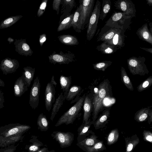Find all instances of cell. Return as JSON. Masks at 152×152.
Masks as SVG:
<instances>
[{
    "label": "cell",
    "mask_w": 152,
    "mask_h": 152,
    "mask_svg": "<svg viewBox=\"0 0 152 152\" xmlns=\"http://www.w3.org/2000/svg\"><path fill=\"white\" fill-rule=\"evenodd\" d=\"M111 86L108 80L105 79L100 83L98 91L93 95V123L97 118L99 113L103 108V100L104 98L110 96Z\"/></svg>",
    "instance_id": "6da1fadb"
},
{
    "label": "cell",
    "mask_w": 152,
    "mask_h": 152,
    "mask_svg": "<svg viewBox=\"0 0 152 152\" xmlns=\"http://www.w3.org/2000/svg\"><path fill=\"white\" fill-rule=\"evenodd\" d=\"M86 94L79 98L76 103L61 115L55 125L56 127L63 124L66 125L73 124L76 119L80 116V112L83 106Z\"/></svg>",
    "instance_id": "7a4b0ae2"
},
{
    "label": "cell",
    "mask_w": 152,
    "mask_h": 152,
    "mask_svg": "<svg viewBox=\"0 0 152 152\" xmlns=\"http://www.w3.org/2000/svg\"><path fill=\"white\" fill-rule=\"evenodd\" d=\"M132 18L121 12H115L105 22V25L117 28L128 29L131 23Z\"/></svg>",
    "instance_id": "3957f363"
},
{
    "label": "cell",
    "mask_w": 152,
    "mask_h": 152,
    "mask_svg": "<svg viewBox=\"0 0 152 152\" xmlns=\"http://www.w3.org/2000/svg\"><path fill=\"white\" fill-rule=\"evenodd\" d=\"M145 58L143 56H132L127 60L128 69L133 75L144 76L149 71L145 63Z\"/></svg>",
    "instance_id": "277c9868"
},
{
    "label": "cell",
    "mask_w": 152,
    "mask_h": 152,
    "mask_svg": "<svg viewBox=\"0 0 152 152\" xmlns=\"http://www.w3.org/2000/svg\"><path fill=\"white\" fill-rule=\"evenodd\" d=\"M31 128L28 125L19 123L10 124L0 127V139L23 134Z\"/></svg>",
    "instance_id": "5b68a950"
},
{
    "label": "cell",
    "mask_w": 152,
    "mask_h": 152,
    "mask_svg": "<svg viewBox=\"0 0 152 152\" xmlns=\"http://www.w3.org/2000/svg\"><path fill=\"white\" fill-rule=\"evenodd\" d=\"M101 6L100 2L97 0L89 19L87 30L86 38L88 41H90L93 38L96 32L100 13Z\"/></svg>",
    "instance_id": "8992f818"
},
{
    "label": "cell",
    "mask_w": 152,
    "mask_h": 152,
    "mask_svg": "<svg viewBox=\"0 0 152 152\" xmlns=\"http://www.w3.org/2000/svg\"><path fill=\"white\" fill-rule=\"evenodd\" d=\"M95 0H81L79 1L81 7L80 22L81 30L89 22L94 7Z\"/></svg>",
    "instance_id": "52a82bcc"
},
{
    "label": "cell",
    "mask_w": 152,
    "mask_h": 152,
    "mask_svg": "<svg viewBox=\"0 0 152 152\" xmlns=\"http://www.w3.org/2000/svg\"><path fill=\"white\" fill-rule=\"evenodd\" d=\"M57 84L53 75L51 81L48 82L45 88V101L46 109L48 111L51 110L53 103L55 102V88Z\"/></svg>",
    "instance_id": "ba28073f"
},
{
    "label": "cell",
    "mask_w": 152,
    "mask_h": 152,
    "mask_svg": "<svg viewBox=\"0 0 152 152\" xmlns=\"http://www.w3.org/2000/svg\"><path fill=\"white\" fill-rule=\"evenodd\" d=\"M75 55L70 51L64 53L61 51L59 53L55 51L48 56L49 62L51 64H68L69 63L75 61Z\"/></svg>",
    "instance_id": "9c48e42d"
},
{
    "label": "cell",
    "mask_w": 152,
    "mask_h": 152,
    "mask_svg": "<svg viewBox=\"0 0 152 152\" xmlns=\"http://www.w3.org/2000/svg\"><path fill=\"white\" fill-rule=\"evenodd\" d=\"M52 138L58 142L62 148L71 145L74 140V134L70 132L53 131L51 134Z\"/></svg>",
    "instance_id": "30bf717a"
},
{
    "label": "cell",
    "mask_w": 152,
    "mask_h": 152,
    "mask_svg": "<svg viewBox=\"0 0 152 152\" xmlns=\"http://www.w3.org/2000/svg\"><path fill=\"white\" fill-rule=\"evenodd\" d=\"M115 8L121 11L126 15L132 18L136 16V11L135 6L131 0H117L115 1Z\"/></svg>",
    "instance_id": "8fae6325"
},
{
    "label": "cell",
    "mask_w": 152,
    "mask_h": 152,
    "mask_svg": "<svg viewBox=\"0 0 152 152\" xmlns=\"http://www.w3.org/2000/svg\"><path fill=\"white\" fill-rule=\"evenodd\" d=\"M40 88L39 78L37 76L34 80L30 93L29 104L33 109H35L39 105Z\"/></svg>",
    "instance_id": "7c38bea8"
},
{
    "label": "cell",
    "mask_w": 152,
    "mask_h": 152,
    "mask_svg": "<svg viewBox=\"0 0 152 152\" xmlns=\"http://www.w3.org/2000/svg\"><path fill=\"white\" fill-rule=\"evenodd\" d=\"M19 66V63L17 60L7 57L1 61L0 69L6 75L15 72Z\"/></svg>",
    "instance_id": "4fadbf2b"
},
{
    "label": "cell",
    "mask_w": 152,
    "mask_h": 152,
    "mask_svg": "<svg viewBox=\"0 0 152 152\" xmlns=\"http://www.w3.org/2000/svg\"><path fill=\"white\" fill-rule=\"evenodd\" d=\"M14 45L15 50L19 54L26 56H31L33 52L26 42V39H15Z\"/></svg>",
    "instance_id": "5bb4252c"
},
{
    "label": "cell",
    "mask_w": 152,
    "mask_h": 152,
    "mask_svg": "<svg viewBox=\"0 0 152 152\" xmlns=\"http://www.w3.org/2000/svg\"><path fill=\"white\" fill-rule=\"evenodd\" d=\"M119 29L105 25L98 34L96 41L107 42L113 38Z\"/></svg>",
    "instance_id": "9a60e30c"
},
{
    "label": "cell",
    "mask_w": 152,
    "mask_h": 152,
    "mask_svg": "<svg viewBox=\"0 0 152 152\" xmlns=\"http://www.w3.org/2000/svg\"><path fill=\"white\" fill-rule=\"evenodd\" d=\"M61 15L59 24L64 18L69 16L76 4L75 0H61Z\"/></svg>",
    "instance_id": "2e32d148"
},
{
    "label": "cell",
    "mask_w": 152,
    "mask_h": 152,
    "mask_svg": "<svg viewBox=\"0 0 152 152\" xmlns=\"http://www.w3.org/2000/svg\"><path fill=\"white\" fill-rule=\"evenodd\" d=\"M83 115L82 124L88 121L91 115L93 108V96L91 94L85 96L83 106Z\"/></svg>",
    "instance_id": "e0dca14e"
},
{
    "label": "cell",
    "mask_w": 152,
    "mask_h": 152,
    "mask_svg": "<svg viewBox=\"0 0 152 152\" xmlns=\"http://www.w3.org/2000/svg\"><path fill=\"white\" fill-rule=\"evenodd\" d=\"M125 31L123 29H119L115 33L113 38L107 42H105L115 46L118 50L121 49L125 45L124 33Z\"/></svg>",
    "instance_id": "ac0fdd59"
},
{
    "label": "cell",
    "mask_w": 152,
    "mask_h": 152,
    "mask_svg": "<svg viewBox=\"0 0 152 152\" xmlns=\"http://www.w3.org/2000/svg\"><path fill=\"white\" fill-rule=\"evenodd\" d=\"M28 86L22 75L15 81L14 86V94L16 97H20L28 89Z\"/></svg>",
    "instance_id": "d6986e66"
},
{
    "label": "cell",
    "mask_w": 152,
    "mask_h": 152,
    "mask_svg": "<svg viewBox=\"0 0 152 152\" xmlns=\"http://www.w3.org/2000/svg\"><path fill=\"white\" fill-rule=\"evenodd\" d=\"M93 124V121L89 119L87 122L82 124L78 127L77 130V142L83 141L90 135L92 131L89 130V129Z\"/></svg>",
    "instance_id": "ffe728a7"
},
{
    "label": "cell",
    "mask_w": 152,
    "mask_h": 152,
    "mask_svg": "<svg viewBox=\"0 0 152 152\" xmlns=\"http://www.w3.org/2000/svg\"><path fill=\"white\" fill-rule=\"evenodd\" d=\"M83 90L80 86L74 85L69 89L66 99L71 101V104L76 102L79 99Z\"/></svg>",
    "instance_id": "44dd1931"
},
{
    "label": "cell",
    "mask_w": 152,
    "mask_h": 152,
    "mask_svg": "<svg viewBox=\"0 0 152 152\" xmlns=\"http://www.w3.org/2000/svg\"><path fill=\"white\" fill-rule=\"evenodd\" d=\"M139 38L152 45V34L150 31L147 23L143 25L136 32Z\"/></svg>",
    "instance_id": "7402d4cb"
},
{
    "label": "cell",
    "mask_w": 152,
    "mask_h": 152,
    "mask_svg": "<svg viewBox=\"0 0 152 152\" xmlns=\"http://www.w3.org/2000/svg\"><path fill=\"white\" fill-rule=\"evenodd\" d=\"M110 108H107L97 118L93 123L95 129H98L104 126L107 123L108 119L110 117Z\"/></svg>",
    "instance_id": "603a6c76"
},
{
    "label": "cell",
    "mask_w": 152,
    "mask_h": 152,
    "mask_svg": "<svg viewBox=\"0 0 152 152\" xmlns=\"http://www.w3.org/2000/svg\"><path fill=\"white\" fill-rule=\"evenodd\" d=\"M97 137L95 133L92 131L88 136L80 142H77L76 145L81 149L92 147L99 140Z\"/></svg>",
    "instance_id": "cb8c5ba5"
},
{
    "label": "cell",
    "mask_w": 152,
    "mask_h": 152,
    "mask_svg": "<svg viewBox=\"0 0 152 152\" xmlns=\"http://www.w3.org/2000/svg\"><path fill=\"white\" fill-rule=\"evenodd\" d=\"M29 141L31 143L26 145L25 147V149L28 152H37L44 145L38 139L37 136L35 135H32Z\"/></svg>",
    "instance_id": "d4e9b609"
},
{
    "label": "cell",
    "mask_w": 152,
    "mask_h": 152,
    "mask_svg": "<svg viewBox=\"0 0 152 152\" xmlns=\"http://www.w3.org/2000/svg\"><path fill=\"white\" fill-rule=\"evenodd\" d=\"M81 12V7L79 4L74 12L71 23L72 27L75 31L78 33H80L82 31L80 22Z\"/></svg>",
    "instance_id": "484cf974"
},
{
    "label": "cell",
    "mask_w": 152,
    "mask_h": 152,
    "mask_svg": "<svg viewBox=\"0 0 152 152\" xmlns=\"http://www.w3.org/2000/svg\"><path fill=\"white\" fill-rule=\"evenodd\" d=\"M23 135H18L0 139V148L8 147L22 140L24 137Z\"/></svg>",
    "instance_id": "4316f807"
},
{
    "label": "cell",
    "mask_w": 152,
    "mask_h": 152,
    "mask_svg": "<svg viewBox=\"0 0 152 152\" xmlns=\"http://www.w3.org/2000/svg\"><path fill=\"white\" fill-rule=\"evenodd\" d=\"M66 99L63 93L61 92L55 101L52 109L50 120L53 121L56 115L61 108Z\"/></svg>",
    "instance_id": "83f0119b"
},
{
    "label": "cell",
    "mask_w": 152,
    "mask_h": 152,
    "mask_svg": "<svg viewBox=\"0 0 152 152\" xmlns=\"http://www.w3.org/2000/svg\"><path fill=\"white\" fill-rule=\"evenodd\" d=\"M126 145L125 152H132L140 142V140L137 134L125 138Z\"/></svg>",
    "instance_id": "f1b7e54d"
},
{
    "label": "cell",
    "mask_w": 152,
    "mask_h": 152,
    "mask_svg": "<svg viewBox=\"0 0 152 152\" xmlns=\"http://www.w3.org/2000/svg\"><path fill=\"white\" fill-rule=\"evenodd\" d=\"M59 41L62 43L67 45H75L79 44L77 38L69 34H63L58 37Z\"/></svg>",
    "instance_id": "f546056e"
},
{
    "label": "cell",
    "mask_w": 152,
    "mask_h": 152,
    "mask_svg": "<svg viewBox=\"0 0 152 152\" xmlns=\"http://www.w3.org/2000/svg\"><path fill=\"white\" fill-rule=\"evenodd\" d=\"M96 49L98 51L105 54H113L118 50L115 46L105 42H103L97 46Z\"/></svg>",
    "instance_id": "4dcf8cb0"
},
{
    "label": "cell",
    "mask_w": 152,
    "mask_h": 152,
    "mask_svg": "<svg viewBox=\"0 0 152 152\" xmlns=\"http://www.w3.org/2000/svg\"><path fill=\"white\" fill-rule=\"evenodd\" d=\"M61 88L64 96L66 97L72 83L71 76L66 77L63 75L60 76L59 79Z\"/></svg>",
    "instance_id": "1f68e13d"
},
{
    "label": "cell",
    "mask_w": 152,
    "mask_h": 152,
    "mask_svg": "<svg viewBox=\"0 0 152 152\" xmlns=\"http://www.w3.org/2000/svg\"><path fill=\"white\" fill-rule=\"evenodd\" d=\"M38 129L42 132L47 131L49 127V122L46 116L43 113L39 115L37 121Z\"/></svg>",
    "instance_id": "d6a6232c"
},
{
    "label": "cell",
    "mask_w": 152,
    "mask_h": 152,
    "mask_svg": "<svg viewBox=\"0 0 152 152\" xmlns=\"http://www.w3.org/2000/svg\"><path fill=\"white\" fill-rule=\"evenodd\" d=\"M23 16L21 15L11 16L2 21L0 23V29L10 27L18 21Z\"/></svg>",
    "instance_id": "836d02e7"
},
{
    "label": "cell",
    "mask_w": 152,
    "mask_h": 152,
    "mask_svg": "<svg viewBox=\"0 0 152 152\" xmlns=\"http://www.w3.org/2000/svg\"><path fill=\"white\" fill-rule=\"evenodd\" d=\"M22 75L26 81L28 87H29L34 78L35 73V68L27 66L23 68Z\"/></svg>",
    "instance_id": "e575fe53"
},
{
    "label": "cell",
    "mask_w": 152,
    "mask_h": 152,
    "mask_svg": "<svg viewBox=\"0 0 152 152\" xmlns=\"http://www.w3.org/2000/svg\"><path fill=\"white\" fill-rule=\"evenodd\" d=\"M150 110L149 108L145 107L137 111L135 114L134 120L138 122L146 121L147 120Z\"/></svg>",
    "instance_id": "d590c367"
},
{
    "label": "cell",
    "mask_w": 152,
    "mask_h": 152,
    "mask_svg": "<svg viewBox=\"0 0 152 152\" xmlns=\"http://www.w3.org/2000/svg\"><path fill=\"white\" fill-rule=\"evenodd\" d=\"M111 8L110 0H102V8L100 11L99 19L102 21L105 19L108 14L110 12Z\"/></svg>",
    "instance_id": "8d00e7d4"
},
{
    "label": "cell",
    "mask_w": 152,
    "mask_h": 152,
    "mask_svg": "<svg viewBox=\"0 0 152 152\" xmlns=\"http://www.w3.org/2000/svg\"><path fill=\"white\" fill-rule=\"evenodd\" d=\"M121 77L122 82L126 87L130 91H133L134 88L132 82L123 66L121 67Z\"/></svg>",
    "instance_id": "74e56055"
},
{
    "label": "cell",
    "mask_w": 152,
    "mask_h": 152,
    "mask_svg": "<svg viewBox=\"0 0 152 152\" xmlns=\"http://www.w3.org/2000/svg\"><path fill=\"white\" fill-rule=\"evenodd\" d=\"M74 12L71 14L68 17L63 20L57 29V31L59 32L63 30L69 29L72 27V22Z\"/></svg>",
    "instance_id": "f35d334b"
},
{
    "label": "cell",
    "mask_w": 152,
    "mask_h": 152,
    "mask_svg": "<svg viewBox=\"0 0 152 152\" xmlns=\"http://www.w3.org/2000/svg\"><path fill=\"white\" fill-rule=\"evenodd\" d=\"M106 149L103 141L99 140L93 146L83 148L82 149L86 152H101Z\"/></svg>",
    "instance_id": "ab89813d"
},
{
    "label": "cell",
    "mask_w": 152,
    "mask_h": 152,
    "mask_svg": "<svg viewBox=\"0 0 152 152\" xmlns=\"http://www.w3.org/2000/svg\"><path fill=\"white\" fill-rule=\"evenodd\" d=\"M119 137L118 130L115 129L111 130L107 137V144L108 145H112L118 141Z\"/></svg>",
    "instance_id": "60d3db41"
},
{
    "label": "cell",
    "mask_w": 152,
    "mask_h": 152,
    "mask_svg": "<svg viewBox=\"0 0 152 152\" xmlns=\"http://www.w3.org/2000/svg\"><path fill=\"white\" fill-rule=\"evenodd\" d=\"M112 63V62L110 61H105L94 64L93 66L96 70L104 71Z\"/></svg>",
    "instance_id": "b9f144b4"
},
{
    "label": "cell",
    "mask_w": 152,
    "mask_h": 152,
    "mask_svg": "<svg viewBox=\"0 0 152 152\" xmlns=\"http://www.w3.org/2000/svg\"><path fill=\"white\" fill-rule=\"evenodd\" d=\"M152 84V76L148 77L137 87L138 91H142L150 87Z\"/></svg>",
    "instance_id": "7bdbcfd3"
},
{
    "label": "cell",
    "mask_w": 152,
    "mask_h": 152,
    "mask_svg": "<svg viewBox=\"0 0 152 152\" xmlns=\"http://www.w3.org/2000/svg\"><path fill=\"white\" fill-rule=\"evenodd\" d=\"M48 1V0H43L42 1L37 13L38 17H40L44 14L47 7Z\"/></svg>",
    "instance_id": "ee69618b"
},
{
    "label": "cell",
    "mask_w": 152,
    "mask_h": 152,
    "mask_svg": "<svg viewBox=\"0 0 152 152\" xmlns=\"http://www.w3.org/2000/svg\"><path fill=\"white\" fill-rule=\"evenodd\" d=\"M142 135L143 139L145 141L152 143V133L150 131L144 130Z\"/></svg>",
    "instance_id": "f6af8a7d"
},
{
    "label": "cell",
    "mask_w": 152,
    "mask_h": 152,
    "mask_svg": "<svg viewBox=\"0 0 152 152\" xmlns=\"http://www.w3.org/2000/svg\"><path fill=\"white\" fill-rule=\"evenodd\" d=\"M61 2V0H54L53 2V9L56 12V14L58 15H59V14Z\"/></svg>",
    "instance_id": "bcb514c9"
},
{
    "label": "cell",
    "mask_w": 152,
    "mask_h": 152,
    "mask_svg": "<svg viewBox=\"0 0 152 152\" xmlns=\"http://www.w3.org/2000/svg\"><path fill=\"white\" fill-rule=\"evenodd\" d=\"M17 146L12 145L8 147L0 149V152H14L16 149Z\"/></svg>",
    "instance_id": "7dc6e473"
},
{
    "label": "cell",
    "mask_w": 152,
    "mask_h": 152,
    "mask_svg": "<svg viewBox=\"0 0 152 152\" xmlns=\"http://www.w3.org/2000/svg\"><path fill=\"white\" fill-rule=\"evenodd\" d=\"M47 39V37L46 34L43 33L39 35V42L40 46L42 47L44 43Z\"/></svg>",
    "instance_id": "c3c4849f"
},
{
    "label": "cell",
    "mask_w": 152,
    "mask_h": 152,
    "mask_svg": "<svg viewBox=\"0 0 152 152\" xmlns=\"http://www.w3.org/2000/svg\"><path fill=\"white\" fill-rule=\"evenodd\" d=\"M4 93L0 89V109L3 108L4 107Z\"/></svg>",
    "instance_id": "681fc988"
},
{
    "label": "cell",
    "mask_w": 152,
    "mask_h": 152,
    "mask_svg": "<svg viewBox=\"0 0 152 152\" xmlns=\"http://www.w3.org/2000/svg\"><path fill=\"white\" fill-rule=\"evenodd\" d=\"M37 152H56V151L54 150L49 151L48 147H44L41 148Z\"/></svg>",
    "instance_id": "f907efd6"
},
{
    "label": "cell",
    "mask_w": 152,
    "mask_h": 152,
    "mask_svg": "<svg viewBox=\"0 0 152 152\" xmlns=\"http://www.w3.org/2000/svg\"><path fill=\"white\" fill-rule=\"evenodd\" d=\"M147 120L149 124H151L152 122V110L151 109L150 110Z\"/></svg>",
    "instance_id": "816d5d0a"
},
{
    "label": "cell",
    "mask_w": 152,
    "mask_h": 152,
    "mask_svg": "<svg viewBox=\"0 0 152 152\" xmlns=\"http://www.w3.org/2000/svg\"><path fill=\"white\" fill-rule=\"evenodd\" d=\"M140 48L142 49L145 51L150 53L151 54H152V48H145L140 47Z\"/></svg>",
    "instance_id": "f5cc1de1"
},
{
    "label": "cell",
    "mask_w": 152,
    "mask_h": 152,
    "mask_svg": "<svg viewBox=\"0 0 152 152\" xmlns=\"http://www.w3.org/2000/svg\"><path fill=\"white\" fill-rule=\"evenodd\" d=\"M7 41L9 42V44H10L11 43L13 42L14 40L12 38L9 37L7 39Z\"/></svg>",
    "instance_id": "db71d44e"
},
{
    "label": "cell",
    "mask_w": 152,
    "mask_h": 152,
    "mask_svg": "<svg viewBox=\"0 0 152 152\" xmlns=\"http://www.w3.org/2000/svg\"><path fill=\"white\" fill-rule=\"evenodd\" d=\"M5 83L0 78V87H4Z\"/></svg>",
    "instance_id": "11a10c76"
},
{
    "label": "cell",
    "mask_w": 152,
    "mask_h": 152,
    "mask_svg": "<svg viewBox=\"0 0 152 152\" xmlns=\"http://www.w3.org/2000/svg\"><path fill=\"white\" fill-rule=\"evenodd\" d=\"M147 3L149 6H152V0H146Z\"/></svg>",
    "instance_id": "9f6ffc18"
},
{
    "label": "cell",
    "mask_w": 152,
    "mask_h": 152,
    "mask_svg": "<svg viewBox=\"0 0 152 152\" xmlns=\"http://www.w3.org/2000/svg\"><path fill=\"white\" fill-rule=\"evenodd\" d=\"M149 25L150 27V30L149 31L151 32V33L152 34V22H150L149 23Z\"/></svg>",
    "instance_id": "6f0895ef"
},
{
    "label": "cell",
    "mask_w": 152,
    "mask_h": 152,
    "mask_svg": "<svg viewBox=\"0 0 152 152\" xmlns=\"http://www.w3.org/2000/svg\"><path fill=\"white\" fill-rule=\"evenodd\" d=\"M22 152H26V151H23Z\"/></svg>",
    "instance_id": "680465c9"
}]
</instances>
